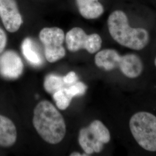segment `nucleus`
<instances>
[{"label": "nucleus", "instance_id": "5", "mask_svg": "<svg viewBox=\"0 0 156 156\" xmlns=\"http://www.w3.org/2000/svg\"><path fill=\"white\" fill-rule=\"evenodd\" d=\"M39 39L44 46L46 59L49 62H55L64 57L66 50L63 46L65 35L58 27L43 28L39 33Z\"/></svg>", "mask_w": 156, "mask_h": 156}, {"label": "nucleus", "instance_id": "6", "mask_svg": "<svg viewBox=\"0 0 156 156\" xmlns=\"http://www.w3.org/2000/svg\"><path fill=\"white\" fill-rule=\"evenodd\" d=\"M67 48L70 51L85 49L94 54L100 49L102 39L97 34L87 35L82 28L74 27L69 30L66 37Z\"/></svg>", "mask_w": 156, "mask_h": 156}, {"label": "nucleus", "instance_id": "8", "mask_svg": "<svg viewBox=\"0 0 156 156\" xmlns=\"http://www.w3.org/2000/svg\"><path fill=\"white\" fill-rule=\"evenodd\" d=\"M24 65L20 57L13 50H9L0 55V74L8 79H16L23 71Z\"/></svg>", "mask_w": 156, "mask_h": 156}, {"label": "nucleus", "instance_id": "19", "mask_svg": "<svg viewBox=\"0 0 156 156\" xmlns=\"http://www.w3.org/2000/svg\"><path fill=\"white\" fill-rule=\"evenodd\" d=\"M71 156H82V154H81L80 153H78V152H73V153H72L71 154Z\"/></svg>", "mask_w": 156, "mask_h": 156}, {"label": "nucleus", "instance_id": "20", "mask_svg": "<svg viewBox=\"0 0 156 156\" xmlns=\"http://www.w3.org/2000/svg\"><path fill=\"white\" fill-rule=\"evenodd\" d=\"M154 64H155V66L156 67V58H155V60H154Z\"/></svg>", "mask_w": 156, "mask_h": 156}, {"label": "nucleus", "instance_id": "3", "mask_svg": "<svg viewBox=\"0 0 156 156\" xmlns=\"http://www.w3.org/2000/svg\"><path fill=\"white\" fill-rule=\"evenodd\" d=\"M131 132L140 147L156 151V116L149 112L136 113L129 120Z\"/></svg>", "mask_w": 156, "mask_h": 156}, {"label": "nucleus", "instance_id": "11", "mask_svg": "<svg viewBox=\"0 0 156 156\" xmlns=\"http://www.w3.org/2000/svg\"><path fill=\"white\" fill-rule=\"evenodd\" d=\"M16 138V128L14 123L8 117L0 115V146H11Z\"/></svg>", "mask_w": 156, "mask_h": 156}, {"label": "nucleus", "instance_id": "4", "mask_svg": "<svg viewBox=\"0 0 156 156\" xmlns=\"http://www.w3.org/2000/svg\"><path fill=\"white\" fill-rule=\"evenodd\" d=\"M111 140L108 129L100 120H94L87 127L82 128L79 135V143L85 153L90 155L100 153L104 145Z\"/></svg>", "mask_w": 156, "mask_h": 156}, {"label": "nucleus", "instance_id": "15", "mask_svg": "<svg viewBox=\"0 0 156 156\" xmlns=\"http://www.w3.org/2000/svg\"><path fill=\"white\" fill-rule=\"evenodd\" d=\"M56 106L60 110H65L69 106L73 97L67 88L64 87L53 94Z\"/></svg>", "mask_w": 156, "mask_h": 156}, {"label": "nucleus", "instance_id": "14", "mask_svg": "<svg viewBox=\"0 0 156 156\" xmlns=\"http://www.w3.org/2000/svg\"><path fill=\"white\" fill-rule=\"evenodd\" d=\"M65 84L63 77L51 73L45 77L44 87L48 93L53 94L57 91L64 88Z\"/></svg>", "mask_w": 156, "mask_h": 156}, {"label": "nucleus", "instance_id": "1", "mask_svg": "<svg viewBox=\"0 0 156 156\" xmlns=\"http://www.w3.org/2000/svg\"><path fill=\"white\" fill-rule=\"evenodd\" d=\"M33 124L41 137L50 144L60 143L66 133L64 118L48 101H41L35 108Z\"/></svg>", "mask_w": 156, "mask_h": 156}, {"label": "nucleus", "instance_id": "2", "mask_svg": "<svg viewBox=\"0 0 156 156\" xmlns=\"http://www.w3.org/2000/svg\"><path fill=\"white\" fill-rule=\"evenodd\" d=\"M108 30L112 38L119 44L129 49H144L149 41L148 31L143 28H133L126 14L120 10L113 12L108 19Z\"/></svg>", "mask_w": 156, "mask_h": 156}, {"label": "nucleus", "instance_id": "13", "mask_svg": "<svg viewBox=\"0 0 156 156\" xmlns=\"http://www.w3.org/2000/svg\"><path fill=\"white\" fill-rule=\"evenodd\" d=\"M23 54L26 60L34 66L42 64L43 59L37 49L34 46L33 41L30 38H26L22 44Z\"/></svg>", "mask_w": 156, "mask_h": 156}, {"label": "nucleus", "instance_id": "12", "mask_svg": "<svg viewBox=\"0 0 156 156\" xmlns=\"http://www.w3.org/2000/svg\"><path fill=\"white\" fill-rule=\"evenodd\" d=\"M80 15L86 19H95L101 16L104 8L98 0H75Z\"/></svg>", "mask_w": 156, "mask_h": 156}, {"label": "nucleus", "instance_id": "10", "mask_svg": "<svg viewBox=\"0 0 156 156\" xmlns=\"http://www.w3.org/2000/svg\"><path fill=\"white\" fill-rule=\"evenodd\" d=\"M122 55L115 49H106L100 51L95 56V63L97 67L106 71H112L119 68Z\"/></svg>", "mask_w": 156, "mask_h": 156}, {"label": "nucleus", "instance_id": "18", "mask_svg": "<svg viewBox=\"0 0 156 156\" xmlns=\"http://www.w3.org/2000/svg\"><path fill=\"white\" fill-rule=\"evenodd\" d=\"M7 42V37L4 31L0 27V53H1L5 48Z\"/></svg>", "mask_w": 156, "mask_h": 156}, {"label": "nucleus", "instance_id": "16", "mask_svg": "<svg viewBox=\"0 0 156 156\" xmlns=\"http://www.w3.org/2000/svg\"><path fill=\"white\" fill-rule=\"evenodd\" d=\"M67 89L73 97H74L84 94L87 90V86L83 82H78L67 87Z\"/></svg>", "mask_w": 156, "mask_h": 156}, {"label": "nucleus", "instance_id": "17", "mask_svg": "<svg viewBox=\"0 0 156 156\" xmlns=\"http://www.w3.org/2000/svg\"><path fill=\"white\" fill-rule=\"evenodd\" d=\"M63 80L64 83L67 84H73L76 82V81L78 80V76L76 75V73L72 71L68 73L65 76H64Z\"/></svg>", "mask_w": 156, "mask_h": 156}, {"label": "nucleus", "instance_id": "7", "mask_svg": "<svg viewBox=\"0 0 156 156\" xmlns=\"http://www.w3.org/2000/svg\"><path fill=\"white\" fill-rule=\"evenodd\" d=\"M0 17L10 33L16 32L22 24V17L15 0H0Z\"/></svg>", "mask_w": 156, "mask_h": 156}, {"label": "nucleus", "instance_id": "9", "mask_svg": "<svg viewBox=\"0 0 156 156\" xmlns=\"http://www.w3.org/2000/svg\"><path fill=\"white\" fill-rule=\"evenodd\" d=\"M119 68L126 77L136 78L142 73L143 64L139 56L129 53L122 56Z\"/></svg>", "mask_w": 156, "mask_h": 156}]
</instances>
